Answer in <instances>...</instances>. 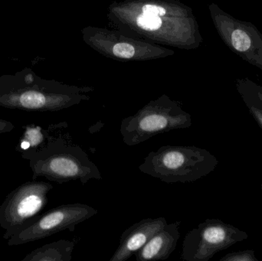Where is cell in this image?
<instances>
[{
  "instance_id": "6da1fadb",
  "label": "cell",
  "mask_w": 262,
  "mask_h": 261,
  "mask_svg": "<svg viewBox=\"0 0 262 261\" xmlns=\"http://www.w3.org/2000/svg\"><path fill=\"white\" fill-rule=\"evenodd\" d=\"M107 16L118 30L161 45L194 50L203 42L193 11L179 0L114 2Z\"/></svg>"
},
{
  "instance_id": "9a60e30c",
  "label": "cell",
  "mask_w": 262,
  "mask_h": 261,
  "mask_svg": "<svg viewBox=\"0 0 262 261\" xmlns=\"http://www.w3.org/2000/svg\"><path fill=\"white\" fill-rule=\"evenodd\" d=\"M24 129L25 131L16 146V150L20 153L38 150L45 145L52 136L49 130H45L42 127L34 124L26 126Z\"/></svg>"
},
{
  "instance_id": "9c48e42d",
  "label": "cell",
  "mask_w": 262,
  "mask_h": 261,
  "mask_svg": "<svg viewBox=\"0 0 262 261\" xmlns=\"http://www.w3.org/2000/svg\"><path fill=\"white\" fill-rule=\"evenodd\" d=\"M214 26L226 46L246 62L262 70V34L249 21L225 12L218 5L209 6Z\"/></svg>"
},
{
  "instance_id": "7a4b0ae2",
  "label": "cell",
  "mask_w": 262,
  "mask_h": 261,
  "mask_svg": "<svg viewBox=\"0 0 262 261\" xmlns=\"http://www.w3.org/2000/svg\"><path fill=\"white\" fill-rule=\"evenodd\" d=\"M92 87L43 79L29 68L0 76V107L26 111H59L90 100Z\"/></svg>"
},
{
  "instance_id": "277c9868",
  "label": "cell",
  "mask_w": 262,
  "mask_h": 261,
  "mask_svg": "<svg viewBox=\"0 0 262 261\" xmlns=\"http://www.w3.org/2000/svg\"><path fill=\"white\" fill-rule=\"evenodd\" d=\"M218 164L216 157L205 149L165 145L150 152L139 170L166 183H189L207 176Z\"/></svg>"
},
{
  "instance_id": "4fadbf2b",
  "label": "cell",
  "mask_w": 262,
  "mask_h": 261,
  "mask_svg": "<svg viewBox=\"0 0 262 261\" xmlns=\"http://www.w3.org/2000/svg\"><path fill=\"white\" fill-rule=\"evenodd\" d=\"M75 246L73 241L59 240L34 250L21 261H71Z\"/></svg>"
},
{
  "instance_id": "5b68a950",
  "label": "cell",
  "mask_w": 262,
  "mask_h": 261,
  "mask_svg": "<svg viewBox=\"0 0 262 261\" xmlns=\"http://www.w3.org/2000/svg\"><path fill=\"white\" fill-rule=\"evenodd\" d=\"M192 124L191 115L183 110L180 103L163 94L149 101L135 114L124 118L120 132L124 144L134 147L156 135L189 128Z\"/></svg>"
},
{
  "instance_id": "52a82bcc",
  "label": "cell",
  "mask_w": 262,
  "mask_h": 261,
  "mask_svg": "<svg viewBox=\"0 0 262 261\" xmlns=\"http://www.w3.org/2000/svg\"><path fill=\"white\" fill-rule=\"evenodd\" d=\"M52 188L53 185L49 182L35 179L21 184L6 196L0 206V227L5 231L3 239L9 240L41 214Z\"/></svg>"
},
{
  "instance_id": "e0dca14e",
  "label": "cell",
  "mask_w": 262,
  "mask_h": 261,
  "mask_svg": "<svg viewBox=\"0 0 262 261\" xmlns=\"http://www.w3.org/2000/svg\"><path fill=\"white\" fill-rule=\"evenodd\" d=\"M14 128H15V126L10 121L0 119V134L9 133Z\"/></svg>"
},
{
  "instance_id": "7c38bea8",
  "label": "cell",
  "mask_w": 262,
  "mask_h": 261,
  "mask_svg": "<svg viewBox=\"0 0 262 261\" xmlns=\"http://www.w3.org/2000/svg\"><path fill=\"white\" fill-rule=\"evenodd\" d=\"M181 222L166 224L134 256L137 261L164 260L169 258L177 248L180 238Z\"/></svg>"
},
{
  "instance_id": "3957f363",
  "label": "cell",
  "mask_w": 262,
  "mask_h": 261,
  "mask_svg": "<svg viewBox=\"0 0 262 261\" xmlns=\"http://www.w3.org/2000/svg\"><path fill=\"white\" fill-rule=\"evenodd\" d=\"M21 155L29 161L32 180L45 177L58 184L79 181L84 185L91 179H102L99 169L85 151L62 136L52 135L38 150L23 152Z\"/></svg>"
},
{
  "instance_id": "5bb4252c",
  "label": "cell",
  "mask_w": 262,
  "mask_h": 261,
  "mask_svg": "<svg viewBox=\"0 0 262 261\" xmlns=\"http://www.w3.org/2000/svg\"><path fill=\"white\" fill-rule=\"evenodd\" d=\"M236 87L251 114L262 128V86L245 78L237 79Z\"/></svg>"
},
{
  "instance_id": "ac0fdd59",
  "label": "cell",
  "mask_w": 262,
  "mask_h": 261,
  "mask_svg": "<svg viewBox=\"0 0 262 261\" xmlns=\"http://www.w3.org/2000/svg\"><path fill=\"white\" fill-rule=\"evenodd\" d=\"M261 190H262V185H261Z\"/></svg>"
},
{
  "instance_id": "8fae6325",
  "label": "cell",
  "mask_w": 262,
  "mask_h": 261,
  "mask_svg": "<svg viewBox=\"0 0 262 261\" xmlns=\"http://www.w3.org/2000/svg\"><path fill=\"white\" fill-rule=\"evenodd\" d=\"M167 222L163 217L142 219L129 227L121 234L119 246L110 261H126L140 251L151 238L166 226Z\"/></svg>"
},
{
  "instance_id": "2e32d148",
  "label": "cell",
  "mask_w": 262,
  "mask_h": 261,
  "mask_svg": "<svg viewBox=\"0 0 262 261\" xmlns=\"http://www.w3.org/2000/svg\"><path fill=\"white\" fill-rule=\"evenodd\" d=\"M220 261H259L255 255V251L252 250L237 251L226 254Z\"/></svg>"
},
{
  "instance_id": "30bf717a",
  "label": "cell",
  "mask_w": 262,
  "mask_h": 261,
  "mask_svg": "<svg viewBox=\"0 0 262 261\" xmlns=\"http://www.w3.org/2000/svg\"><path fill=\"white\" fill-rule=\"evenodd\" d=\"M98 214V210L85 204L59 205L40 214L30 225L8 240L9 246L32 243L61 231H74L75 227Z\"/></svg>"
},
{
  "instance_id": "8992f818",
  "label": "cell",
  "mask_w": 262,
  "mask_h": 261,
  "mask_svg": "<svg viewBox=\"0 0 262 261\" xmlns=\"http://www.w3.org/2000/svg\"><path fill=\"white\" fill-rule=\"evenodd\" d=\"M83 41L106 58L121 61H146L172 56L173 50L136 38L118 29L89 26L81 30Z\"/></svg>"
},
{
  "instance_id": "ba28073f",
  "label": "cell",
  "mask_w": 262,
  "mask_h": 261,
  "mask_svg": "<svg viewBox=\"0 0 262 261\" xmlns=\"http://www.w3.org/2000/svg\"><path fill=\"white\" fill-rule=\"evenodd\" d=\"M248 237L246 231L220 219H208L185 236L180 258L186 261H209L217 253Z\"/></svg>"
}]
</instances>
